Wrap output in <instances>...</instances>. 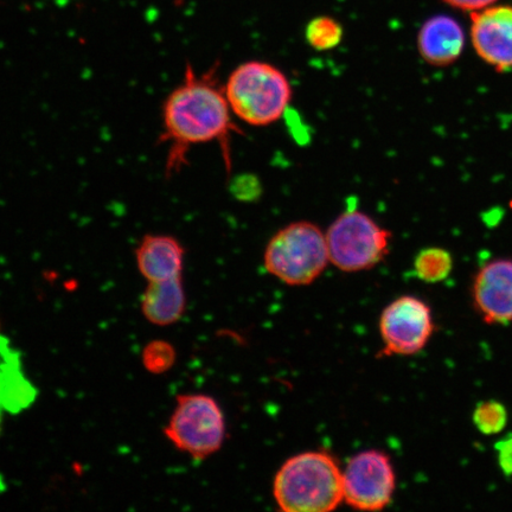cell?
Instances as JSON below:
<instances>
[{
    "instance_id": "7",
    "label": "cell",
    "mask_w": 512,
    "mask_h": 512,
    "mask_svg": "<svg viewBox=\"0 0 512 512\" xmlns=\"http://www.w3.org/2000/svg\"><path fill=\"white\" fill-rule=\"evenodd\" d=\"M395 472L386 453L366 451L349 460L343 471L344 502L351 508L377 511L392 502Z\"/></svg>"
},
{
    "instance_id": "4",
    "label": "cell",
    "mask_w": 512,
    "mask_h": 512,
    "mask_svg": "<svg viewBox=\"0 0 512 512\" xmlns=\"http://www.w3.org/2000/svg\"><path fill=\"white\" fill-rule=\"evenodd\" d=\"M329 262L325 233L309 221L281 228L268 242L264 255L267 272L290 286L312 284Z\"/></svg>"
},
{
    "instance_id": "20",
    "label": "cell",
    "mask_w": 512,
    "mask_h": 512,
    "mask_svg": "<svg viewBox=\"0 0 512 512\" xmlns=\"http://www.w3.org/2000/svg\"><path fill=\"white\" fill-rule=\"evenodd\" d=\"M443 2L453 9L469 12L471 15L473 12L484 10L489 8V6L497 4L499 0H443Z\"/></svg>"
},
{
    "instance_id": "10",
    "label": "cell",
    "mask_w": 512,
    "mask_h": 512,
    "mask_svg": "<svg viewBox=\"0 0 512 512\" xmlns=\"http://www.w3.org/2000/svg\"><path fill=\"white\" fill-rule=\"evenodd\" d=\"M472 297L485 323H512V260L496 259L480 268L473 281Z\"/></svg>"
},
{
    "instance_id": "18",
    "label": "cell",
    "mask_w": 512,
    "mask_h": 512,
    "mask_svg": "<svg viewBox=\"0 0 512 512\" xmlns=\"http://www.w3.org/2000/svg\"><path fill=\"white\" fill-rule=\"evenodd\" d=\"M232 192L239 201H255L262 192L258 178L252 175H242L232 184Z\"/></svg>"
},
{
    "instance_id": "12",
    "label": "cell",
    "mask_w": 512,
    "mask_h": 512,
    "mask_svg": "<svg viewBox=\"0 0 512 512\" xmlns=\"http://www.w3.org/2000/svg\"><path fill=\"white\" fill-rule=\"evenodd\" d=\"M184 258L182 243L171 235H146L136 249L138 270L149 283L181 277Z\"/></svg>"
},
{
    "instance_id": "14",
    "label": "cell",
    "mask_w": 512,
    "mask_h": 512,
    "mask_svg": "<svg viewBox=\"0 0 512 512\" xmlns=\"http://www.w3.org/2000/svg\"><path fill=\"white\" fill-rule=\"evenodd\" d=\"M416 277L428 284H437L448 278L453 270L450 252L440 247L422 249L414 260Z\"/></svg>"
},
{
    "instance_id": "8",
    "label": "cell",
    "mask_w": 512,
    "mask_h": 512,
    "mask_svg": "<svg viewBox=\"0 0 512 512\" xmlns=\"http://www.w3.org/2000/svg\"><path fill=\"white\" fill-rule=\"evenodd\" d=\"M435 326L431 307L424 300L403 296L390 303L380 318L386 355L412 356L424 349Z\"/></svg>"
},
{
    "instance_id": "16",
    "label": "cell",
    "mask_w": 512,
    "mask_h": 512,
    "mask_svg": "<svg viewBox=\"0 0 512 512\" xmlns=\"http://www.w3.org/2000/svg\"><path fill=\"white\" fill-rule=\"evenodd\" d=\"M176 360L174 345L162 339L146 344L142 354L144 368L153 375L168 373L175 366Z\"/></svg>"
},
{
    "instance_id": "1",
    "label": "cell",
    "mask_w": 512,
    "mask_h": 512,
    "mask_svg": "<svg viewBox=\"0 0 512 512\" xmlns=\"http://www.w3.org/2000/svg\"><path fill=\"white\" fill-rule=\"evenodd\" d=\"M217 69L214 66L197 74L189 63L181 85L164 101L158 144L168 147L166 177L175 176L188 165L192 147L213 142L220 144L228 174L232 171V139L242 130L234 123L224 88L217 81Z\"/></svg>"
},
{
    "instance_id": "15",
    "label": "cell",
    "mask_w": 512,
    "mask_h": 512,
    "mask_svg": "<svg viewBox=\"0 0 512 512\" xmlns=\"http://www.w3.org/2000/svg\"><path fill=\"white\" fill-rule=\"evenodd\" d=\"M343 34L342 24L330 16L312 18L305 29L306 42L318 51H328L338 47L343 40Z\"/></svg>"
},
{
    "instance_id": "9",
    "label": "cell",
    "mask_w": 512,
    "mask_h": 512,
    "mask_svg": "<svg viewBox=\"0 0 512 512\" xmlns=\"http://www.w3.org/2000/svg\"><path fill=\"white\" fill-rule=\"evenodd\" d=\"M470 38L477 55L498 73L512 70V5L495 4L471 14Z\"/></svg>"
},
{
    "instance_id": "5",
    "label": "cell",
    "mask_w": 512,
    "mask_h": 512,
    "mask_svg": "<svg viewBox=\"0 0 512 512\" xmlns=\"http://www.w3.org/2000/svg\"><path fill=\"white\" fill-rule=\"evenodd\" d=\"M329 259L343 272H361L380 264L389 254L392 233L369 215L349 209L325 233Z\"/></svg>"
},
{
    "instance_id": "6",
    "label": "cell",
    "mask_w": 512,
    "mask_h": 512,
    "mask_svg": "<svg viewBox=\"0 0 512 512\" xmlns=\"http://www.w3.org/2000/svg\"><path fill=\"white\" fill-rule=\"evenodd\" d=\"M164 434L178 451L196 460L213 456L226 438L222 409L208 395L178 396L175 411L164 428Z\"/></svg>"
},
{
    "instance_id": "19",
    "label": "cell",
    "mask_w": 512,
    "mask_h": 512,
    "mask_svg": "<svg viewBox=\"0 0 512 512\" xmlns=\"http://www.w3.org/2000/svg\"><path fill=\"white\" fill-rule=\"evenodd\" d=\"M498 465L505 476L512 477V435L496 444Z\"/></svg>"
},
{
    "instance_id": "2",
    "label": "cell",
    "mask_w": 512,
    "mask_h": 512,
    "mask_svg": "<svg viewBox=\"0 0 512 512\" xmlns=\"http://www.w3.org/2000/svg\"><path fill=\"white\" fill-rule=\"evenodd\" d=\"M279 508L286 512H328L344 501L343 472L334 457L317 451L292 457L273 484Z\"/></svg>"
},
{
    "instance_id": "3",
    "label": "cell",
    "mask_w": 512,
    "mask_h": 512,
    "mask_svg": "<svg viewBox=\"0 0 512 512\" xmlns=\"http://www.w3.org/2000/svg\"><path fill=\"white\" fill-rule=\"evenodd\" d=\"M223 88L235 117L255 127L270 126L283 118L293 95L287 76L262 61L240 64Z\"/></svg>"
},
{
    "instance_id": "13",
    "label": "cell",
    "mask_w": 512,
    "mask_h": 512,
    "mask_svg": "<svg viewBox=\"0 0 512 512\" xmlns=\"http://www.w3.org/2000/svg\"><path fill=\"white\" fill-rule=\"evenodd\" d=\"M140 304L147 322L157 326L177 323L187 307L182 275L174 279L149 283Z\"/></svg>"
},
{
    "instance_id": "17",
    "label": "cell",
    "mask_w": 512,
    "mask_h": 512,
    "mask_svg": "<svg viewBox=\"0 0 512 512\" xmlns=\"http://www.w3.org/2000/svg\"><path fill=\"white\" fill-rule=\"evenodd\" d=\"M473 424L485 435L501 433L508 424L507 408L497 401L479 403L473 413Z\"/></svg>"
},
{
    "instance_id": "11",
    "label": "cell",
    "mask_w": 512,
    "mask_h": 512,
    "mask_svg": "<svg viewBox=\"0 0 512 512\" xmlns=\"http://www.w3.org/2000/svg\"><path fill=\"white\" fill-rule=\"evenodd\" d=\"M465 40L464 29L457 19L437 15L422 24L416 43L422 60L430 66L445 68L463 55Z\"/></svg>"
}]
</instances>
